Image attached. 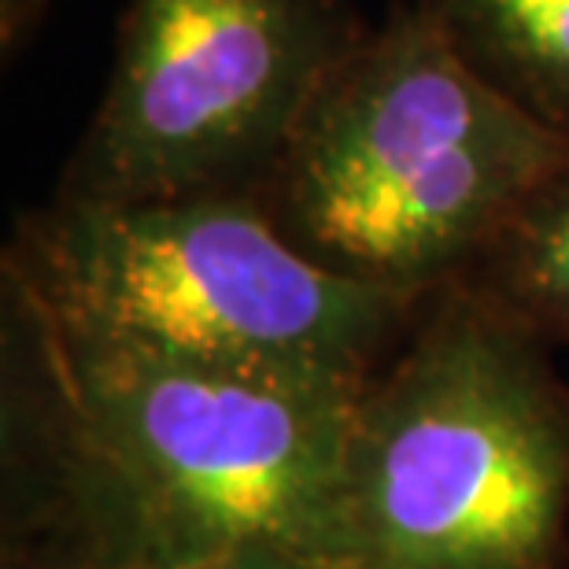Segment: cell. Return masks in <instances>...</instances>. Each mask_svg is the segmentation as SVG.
I'll return each mask as SVG.
<instances>
[{
    "label": "cell",
    "mask_w": 569,
    "mask_h": 569,
    "mask_svg": "<svg viewBox=\"0 0 569 569\" xmlns=\"http://www.w3.org/2000/svg\"><path fill=\"white\" fill-rule=\"evenodd\" d=\"M19 403L60 466L63 532L141 569L281 543L337 569L362 389L178 359L67 326L4 278Z\"/></svg>",
    "instance_id": "cell-1"
},
{
    "label": "cell",
    "mask_w": 569,
    "mask_h": 569,
    "mask_svg": "<svg viewBox=\"0 0 569 569\" xmlns=\"http://www.w3.org/2000/svg\"><path fill=\"white\" fill-rule=\"evenodd\" d=\"M566 159L415 0L362 30L256 192L318 267L426 300Z\"/></svg>",
    "instance_id": "cell-2"
},
{
    "label": "cell",
    "mask_w": 569,
    "mask_h": 569,
    "mask_svg": "<svg viewBox=\"0 0 569 569\" xmlns=\"http://www.w3.org/2000/svg\"><path fill=\"white\" fill-rule=\"evenodd\" d=\"M569 385L548 345L443 284L362 385L337 569H562Z\"/></svg>",
    "instance_id": "cell-3"
},
{
    "label": "cell",
    "mask_w": 569,
    "mask_h": 569,
    "mask_svg": "<svg viewBox=\"0 0 569 569\" xmlns=\"http://www.w3.org/2000/svg\"><path fill=\"white\" fill-rule=\"evenodd\" d=\"M4 278L67 326L178 359L362 389L429 300L307 259L256 189L97 203L19 222Z\"/></svg>",
    "instance_id": "cell-4"
},
{
    "label": "cell",
    "mask_w": 569,
    "mask_h": 569,
    "mask_svg": "<svg viewBox=\"0 0 569 569\" xmlns=\"http://www.w3.org/2000/svg\"><path fill=\"white\" fill-rule=\"evenodd\" d=\"M362 30L351 0H127L56 197L259 189Z\"/></svg>",
    "instance_id": "cell-5"
},
{
    "label": "cell",
    "mask_w": 569,
    "mask_h": 569,
    "mask_svg": "<svg viewBox=\"0 0 569 569\" xmlns=\"http://www.w3.org/2000/svg\"><path fill=\"white\" fill-rule=\"evenodd\" d=\"M451 44L548 130L569 138V0H418Z\"/></svg>",
    "instance_id": "cell-6"
},
{
    "label": "cell",
    "mask_w": 569,
    "mask_h": 569,
    "mask_svg": "<svg viewBox=\"0 0 569 569\" xmlns=\"http://www.w3.org/2000/svg\"><path fill=\"white\" fill-rule=\"evenodd\" d=\"M459 281L548 348H569V159L510 211Z\"/></svg>",
    "instance_id": "cell-7"
},
{
    "label": "cell",
    "mask_w": 569,
    "mask_h": 569,
    "mask_svg": "<svg viewBox=\"0 0 569 569\" xmlns=\"http://www.w3.org/2000/svg\"><path fill=\"white\" fill-rule=\"evenodd\" d=\"M181 569H333V566L318 562L303 551L281 548V543H233V548H222L208 555V559H197Z\"/></svg>",
    "instance_id": "cell-8"
},
{
    "label": "cell",
    "mask_w": 569,
    "mask_h": 569,
    "mask_svg": "<svg viewBox=\"0 0 569 569\" xmlns=\"http://www.w3.org/2000/svg\"><path fill=\"white\" fill-rule=\"evenodd\" d=\"M49 8L52 0H0V44H4L8 60L19 49H27V41L49 16Z\"/></svg>",
    "instance_id": "cell-9"
},
{
    "label": "cell",
    "mask_w": 569,
    "mask_h": 569,
    "mask_svg": "<svg viewBox=\"0 0 569 569\" xmlns=\"http://www.w3.org/2000/svg\"><path fill=\"white\" fill-rule=\"evenodd\" d=\"M19 569H141V566L111 559V555L89 548L82 540L63 537L60 548H52L49 555H41V559H33V562H19Z\"/></svg>",
    "instance_id": "cell-10"
}]
</instances>
